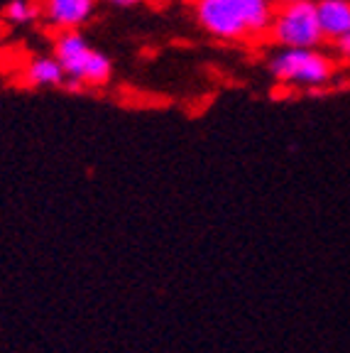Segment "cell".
<instances>
[{
	"label": "cell",
	"mask_w": 350,
	"mask_h": 353,
	"mask_svg": "<svg viewBox=\"0 0 350 353\" xmlns=\"http://www.w3.org/2000/svg\"><path fill=\"white\" fill-rule=\"evenodd\" d=\"M201 32L216 42H262L274 17V0H189Z\"/></svg>",
	"instance_id": "1"
},
{
	"label": "cell",
	"mask_w": 350,
	"mask_h": 353,
	"mask_svg": "<svg viewBox=\"0 0 350 353\" xmlns=\"http://www.w3.org/2000/svg\"><path fill=\"white\" fill-rule=\"evenodd\" d=\"M267 72L279 86L296 91H321L331 86L338 64L321 47H277L267 57Z\"/></svg>",
	"instance_id": "2"
},
{
	"label": "cell",
	"mask_w": 350,
	"mask_h": 353,
	"mask_svg": "<svg viewBox=\"0 0 350 353\" xmlns=\"http://www.w3.org/2000/svg\"><path fill=\"white\" fill-rule=\"evenodd\" d=\"M52 54L61 64L66 74V88L81 91V88H101L108 86L113 79V61L105 52L88 44L81 30H66L54 32Z\"/></svg>",
	"instance_id": "3"
},
{
	"label": "cell",
	"mask_w": 350,
	"mask_h": 353,
	"mask_svg": "<svg viewBox=\"0 0 350 353\" xmlns=\"http://www.w3.org/2000/svg\"><path fill=\"white\" fill-rule=\"evenodd\" d=\"M265 39L274 47H323L326 39L318 28L316 6L313 3H277Z\"/></svg>",
	"instance_id": "4"
},
{
	"label": "cell",
	"mask_w": 350,
	"mask_h": 353,
	"mask_svg": "<svg viewBox=\"0 0 350 353\" xmlns=\"http://www.w3.org/2000/svg\"><path fill=\"white\" fill-rule=\"evenodd\" d=\"M99 0H39V20L52 32L81 30L96 15Z\"/></svg>",
	"instance_id": "5"
},
{
	"label": "cell",
	"mask_w": 350,
	"mask_h": 353,
	"mask_svg": "<svg viewBox=\"0 0 350 353\" xmlns=\"http://www.w3.org/2000/svg\"><path fill=\"white\" fill-rule=\"evenodd\" d=\"M20 83L25 88H64L66 74L54 54H37L22 66Z\"/></svg>",
	"instance_id": "6"
},
{
	"label": "cell",
	"mask_w": 350,
	"mask_h": 353,
	"mask_svg": "<svg viewBox=\"0 0 350 353\" xmlns=\"http://www.w3.org/2000/svg\"><path fill=\"white\" fill-rule=\"evenodd\" d=\"M323 39L333 44L350 32V0H313Z\"/></svg>",
	"instance_id": "7"
},
{
	"label": "cell",
	"mask_w": 350,
	"mask_h": 353,
	"mask_svg": "<svg viewBox=\"0 0 350 353\" xmlns=\"http://www.w3.org/2000/svg\"><path fill=\"white\" fill-rule=\"evenodd\" d=\"M3 20L10 22V25H32L39 20V0H10L6 8H3Z\"/></svg>",
	"instance_id": "8"
},
{
	"label": "cell",
	"mask_w": 350,
	"mask_h": 353,
	"mask_svg": "<svg viewBox=\"0 0 350 353\" xmlns=\"http://www.w3.org/2000/svg\"><path fill=\"white\" fill-rule=\"evenodd\" d=\"M333 50H336V57H338L340 61H350V32L343 34L340 39H336Z\"/></svg>",
	"instance_id": "9"
},
{
	"label": "cell",
	"mask_w": 350,
	"mask_h": 353,
	"mask_svg": "<svg viewBox=\"0 0 350 353\" xmlns=\"http://www.w3.org/2000/svg\"><path fill=\"white\" fill-rule=\"evenodd\" d=\"M103 3H108V6H113V8H137V6H143L145 0H103Z\"/></svg>",
	"instance_id": "10"
},
{
	"label": "cell",
	"mask_w": 350,
	"mask_h": 353,
	"mask_svg": "<svg viewBox=\"0 0 350 353\" xmlns=\"http://www.w3.org/2000/svg\"><path fill=\"white\" fill-rule=\"evenodd\" d=\"M274 3H313V0H274Z\"/></svg>",
	"instance_id": "11"
},
{
	"label": "cell",
	"mask_w": 350,
	"mask_h": 353,
	"mask_svg": "<svg viewBox=\"0 0 350 353\" xmlns=\"http://www.w3.org/2000/svg\"><path fill=\"white\" fill-rule=\"evenodd\" d=\"M150 3H169V0H150Z\"/></svg>",
	"instance_id": "12"
}]
</instances>
